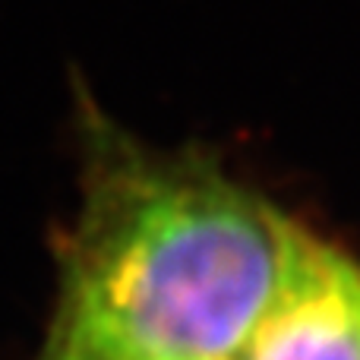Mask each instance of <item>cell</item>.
<instances>
[{"label":"cell","instance_id":"cell-1","mask_svg":"<svg viewBox=\"0 0 360 360\" xmlns=\"http://www.w3.org/2000/svg\"><path fill=\"white\" fill-rule=\"evenodd\" d=\"M291 224L212 165L95 136L63 335L82 360H237Z\"/></svg>","mask_w":360,"mask_h":360},{"label":"cell","instance_id":"cell-2","mask_svg":"<svg viewBox=\"0 0 360 360\" xmlns=\"http://www.w3.org/2000/svg\"><path fill=\"white\" fill-rule=\"evenodd\" d=\"M243 360H360V269L291 224L278 285Z\"/></svg>","mask_w":360,"mask_h":360},{"label":"cell","instance_id":"cell-3","mask_svg":"<svg viewBox=\"0 0 360 360\" xmlns=\"http://www.w3.org/2000/svg\"><path fill=\"white\" fill-rule=\"evenodd\" d=\"M44 360H82V357H79V351L70 345V338L60 332V338L54 342V348H51V354L44 357Z\"/></svg>","mask_w":360,"mask_h":360},{"label":"cell","instance_id":"cell-4","mask_svg":"<svg viewBox=\"0 0 360 360\" xmlns=\"http://www.w3.org/2000/svg\"><path fill=\"white\" fill-rule=\"evenodd\" d=\"M70 345H73V342H70ZM79 357H82V354H79Z\"/></svg>","mask_w":360,"mask_h":360}]
</instances>
